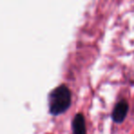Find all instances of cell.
<instances>
[{
  "label": "cell",
  "instance_id": "obj_3",
  "mask_svg": "<svg viewBox=\"0 0 134 134\" xmlns=\"http://www.w3.org/2000/svg\"><path fill=\"white\" fill-rule=\"evenodd\" d=\"M73 133L74 134H86V121H85L84 115L78 113L75 115L73 119Z\"/></svg>",
  "mask_w": 134,
  "mask_h": 134
},
{
  "label": "cell",
  "instance_id": "obj_1",
  "mask_svg": "<svg viewBox=\"0 0 134 134\" xmlns=\"http://www.w3.org/2000/svg\"><path fill=\"white\" fill-rule=\"evenodd\" d=\"M72 101L71 91L66 86L62 85L51 92L49 96V108L52 115L57 116L69 108Z\"/></svg>",
  "mask_w": 134,
  "mask_h": 134
},
{
  "label": "cell",
  "instance_id": "obj_2",
  "mask_svg": "<svg viewBox=\"0 0 134 134\" xmlns=\"http://www.w3.org/2000/svg\"><path fill=\"white\" fill-rule=\"evenodd\" d=\"M129 110V105L126 100H120L115 106L112 112V119L115 122L120 123L124 120Z\"/></svg>",
  "mask_w": 134,
  "mask_h": 134
}]
</instances>
